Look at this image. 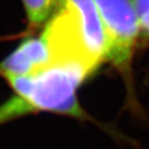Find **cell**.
Returning a JSON list of instances; mask_svg holds the SVG:
<instances>
[{"label":"cell","mask_w":149,"mask_h":149,"mask_svg":"<svg viewBox=\"0 0 149 149\" xmlns=\"http://www.w3.org/2000/svg\"><path fill=\"white\" fill-rule=\"evenodd\" d=\"M140 20V29L144 31L146 36H149V12L139 17Z\"/></svg>","instance_id":"cell-6"},{"label":"cell","mask_w":149,"mask_h":149,"mask_svg":"<svg viewBox=\"0 0 149 149\" xmlns=\"http://www.w3.org/2000/svg\"><path fill=\"white\" fill-rule=\"evenodd\" d=\"M30 27L43 24L52 15L58 0H22Z\"/></svg>","instance_id":"cell-4"},{"label":"cell","mask_w":149,"mask_h":149,"mask_svg":"<svg viewBox=\"0 0 149 149\" xmlns=\"http://www.w3.org/2000/svg\"><path fill=\"white\" fill-rule=\"evenodd\" d=\"M138 16H143L149 12V0H133Z\"/></svg>","instance_id":"cell-5"},{"label":"cell","mask_w":149,"mask_h":149,"mask_svg":"<svg viewBox=\"0 0 149 149\" xmlns=\"http://www.w3.org/2000/svg\"><path fill=\"white\" fill-rule=\"evenodd\" d=\"M58 1L69 7L79 17L84 28L87 48L90 50L91 54L94 56V59L100 63L106 60V36L95 0H58Z\"/></svg>","instance_id":"cell-3"},{"label":"cell","mask_w":149,"mask_h":149,"mask_svg":"<svg viewBox=\"0 0 149 149\" xmlns=\"http://www.w3.org/2000/svg\"><path fill=\"white\" fill-rule=\"evenodd\" d=\"M107 41L106 59L127 73L140 32L133 0H95Z\"/></svg>","instance_id":"cell-1"},{"label":"cell","mask_w":149,"mask_h":149,"mask_svg":"<svg viewBox=\"0 0 149 149\" xmlns=\"http://www.w3.org/2000/svg\"><path fill=\"white\" fill-rule=\"evenodd\" d=\"M51 63L48 44L40 37L26 38L12 53L0 63V76L7 80L30 75Z\"/></svg>","instance_id":"cell-2"}]
</instances>
